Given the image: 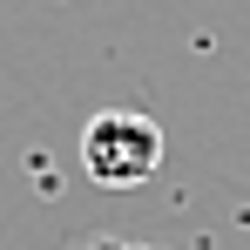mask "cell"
I'll return each mask as SVG.
<instances>
[{
    "label": "cell",
    "instance_id": "6da1fadb",
    "mask_svg": "<svg viewBox=\"0 0 250 250\" xmlns=\"http://www.w3.org/2000/svg\"><path fill=\"white\" fill-rule=\"evenodd\" d=\"M163 122H149L142 108H102L82 128V169L102 189H142L163 169Z\"/></svg>",
    "mask_w": 250,
    "mask_h": 250
},
{
    "label": "cell",
    "instance_id": "7a4b0ae2",
    "mask_svg": "<svg viewBox=\"0 0 250 250\" xmlns=\"http://www.w3.org/2000/svg\"><path fill=\"white\" fill-rule=\"evenodd\" d=\"M95 250H122V244H95Z\"/></svg>",
    "mask_w": 250,
    "mask_h": 250
}]
</instances>
